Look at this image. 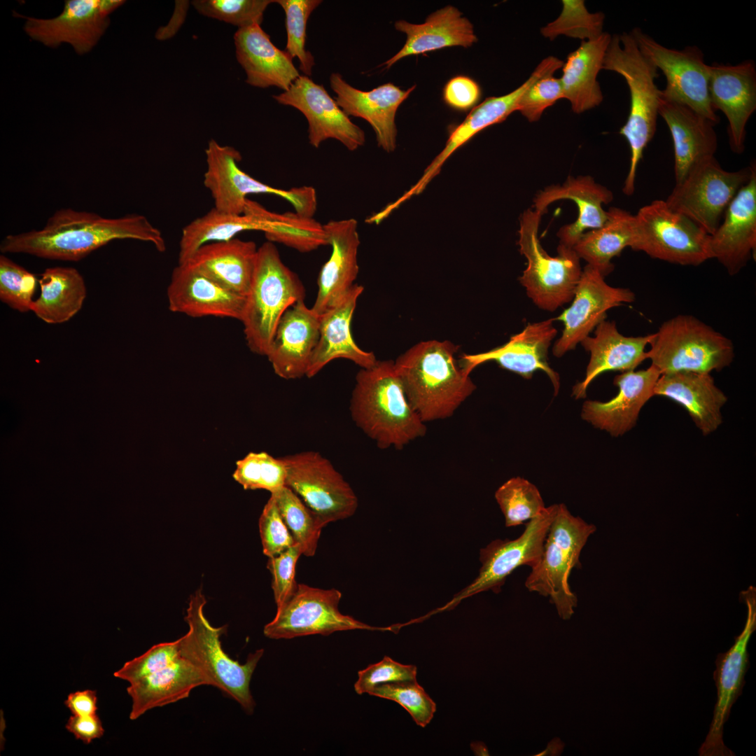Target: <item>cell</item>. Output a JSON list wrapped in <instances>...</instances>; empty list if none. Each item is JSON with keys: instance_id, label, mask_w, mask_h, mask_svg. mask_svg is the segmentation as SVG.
I'll use <instances>...</instances> for the list:
<instances>
[{"instance_id": "7dc6e473", "label": "cell", "mask_w": 756, "mask_h": 756, "mask_svg": "<svg viewBox=\"0 0 756 756\" xmlns=\"http://www.w3.org/2000/svg\"><path fill=\"white\" fill-rule=\"evenodd\" d=\"M284 10L287 43L285 51L300 62V70L306 76L312 74L314 59L306 50L307 26L312 13L322 2L321 0H277Z\"/></svg>"}, {"instance_id": "9c48e42d", "label": "cell", "mask_w": 756, "mask_h": 756, "mask_svg": "<svg viewBox=\"0 0 756 756\" xmlns=\"http://www.w3.org/2000/svg\"><path fill=\"white\" fill-rule=\"evenodd\" d=\"M596 530L594 524L573 516L564 504H558L541 558L526 580L528 590L549 596L563 620L571 617L578 604L569 586V575L573 568L580 567L582 550Z\"/></svg>"}, {"instance_id": "f5cc1de1", "label": "cell", "mask_w": 756, "mask_h": 756, "mask_svg": "<svg viewBox=\"0 0 756 756\" xmlns=\"http://www.w3.org/2000/svg\"><path fill=\"white\" fill-rule=\"evenodd\" d=\"M560 99H564L560 78L553 74L543 76L534 81L523 93L518 111L529 122L538 121L544 111Z\"/></svg>"}, {"instance_id": "60d3db41", "label": "cell", "mask_w": 756, "mask_h": 756, "mask_svg": "<svg viewBox=\"0 0 756 756\" xmlns=\"http://www.w3.org/2000/svg\"><path fill=\"white\" fill-rule=\"evenodd\" d=\"M40 294L31 311L49 324L68 321L82 308L87 295L83 276L71 267L45 270L38 280Z\"/></svg>"}, {"instance_id": "f35d334b", "label": "cell", "mask_w": 756, "mask_h": 756, "mask_svg": "<svg viewBox=\"0 0 756 756\" xmlns=\"http://www.w3.org/2000/svg\"><path fill=\"white\" fill-rule=\"evenodd\" d=\"M273 221L259 203L248 200L242 214H231L214 207L206 214L186 225L179 242L178 264L186 262L202 246L235 238L244 231L259 230L264 233Z\"/></svg>"}, {"instance_id": "d590c367", "label": "cell", "mask_w": 756, "mask_h": 756, "mask_svg": "<svg viewBox=\"0 0 756 756\" xmlns=\"http://www.w3.org/2000/svg\"><path fill=\"white\" fill-rule=\"evenodd\" d=\"M394 26L406 34L407 39L402 48L382 64L386 69L407 56L453 46L469 48L477 41L472 24L451 5L432 13L424 23L400 20Z\"/></svg>"}, {"instance_id": "8fae6325", "label": "cell", "mask_w": 756, "mask_h": 756, "mask_svg": "<svg viewBox=\"0 0 756 756\" xmlns=\"http://www.w3.org/2000/svg\"><path fill=\"white\" fill-rule=\"evenodd\" d=\"M205 153L204 185L212 196L214 208L239 215L244 213L248 195L271 194L287 200L299 215L312 217L316 213L317 198L313 187L285 190L265 184L240 169L238 162L241 157L237 149L222 146L214 139L209 141Z\"/></svg>"}, {"instance_id": "d6a6232c", "label": "cell", "mask_w": 756, "mask_h": 756, "mask_svg": "<svg viewBox=\"0 0 756 756\" xmlns=\"http://www.w3.org/2000/svg\"><path fill=\"white\" fill-rule=\"evenodd\" d=\"M363 289L362 286L354 284L339 302L319 315V338L309 360L307 377H314L337 358L348 359L360 368H371L377 362L372 352L358 346L351 333L354 312Z\"/></svg>"}, {"instance_id": "603a6c76", "label": "cell", "mask_w": 756, "mask_h": 756, "mask_svg": "<svg viewBox=\"0 0 756 756\" xmlns=\"http://www.w3.org/2000/svg\"><path fill=\"white\" fill-rule=\"evenodd\" d=\"M554 318L528 323L524 330L510 337L503 345L477 354H463L458 360L468 374L478 365L495 361L503 369L513 372L525 379H531L537 370H542L550 379L555 395L559 388V377L549 365L548 349L556 335Z\"/></svg>"}, {"instance_id": "44dd1931", "label": "cell", "mask_w": 756, "mask_h": 756, "mask_svg": "<svg viewBox=\"0 0 756 756\" xmlns=\"http://www.w3.org/2000/svg\"><path fill=\"white\" fill-rule=\"evenodd\" d=\"M563 64L564 62L559 58L547 57L538 64L529 78L517 89L505 95L487 97L472 108L464 120L450 132L444 148L426 168L419 180L398 198V202L402 204L412 196L420 194L438 174L442 166L452 153L482 130L504 121L511 113L518 111L519 99L526 89L539 78L554 75Z\"/></svg>"}, {"instance_id": "ac0fdd59", "label": "cell", "mask_w": 756, "mask_h": 756, "mask_svg": "<svg viewBox=\"0 0 756 756\" xmlns=\"http://www.w3.org/2000/svg\"><path fill=\"white\" fill-rule=\"evenodd\" d=\"M743 598L748 608L744 629L735 638L732 646L727 652L719 653L715 660L713 679L717 687V701L708 734L699 750L700 756L734 755L724 743V726L732 706L742 694L749 666L748 645L756 628L755 589L750 587L743 593Z\"/></svg>"}, {"instance_id": "ab89813d", "label": "cell", "mask_w": 756, "mask_h": 756, "mask_svg": "<svg viewBox=\"0 0 756 756\" xmlns=\"http://www.w3.org/2000/svg\"><path fill=\"white\" fill-rule=\"evenodd\" d=\"M611 37L603 32L594 39L582 41L579 48L568 54L561 67L564 98L569 101L575 113L592 109L603 99L597 76L603 69Z\"/></svg>"}, {"instance_id": "f546056e", "label": "cell", "mask_w": 756, "mask_h": 756, "mask_svg": "<svg viewBox=\"0 0 756 756\" xmlns=\"http://www.w3.org/2000/svg\"><path fill=\"white\" fill-rule=\"evenodd\" d=\"M323 228L332 252L318 276V292L312 307L318 315L325 313L344 298L355 284L359 271L360 239L357 220L354 218L330 220L323 225Z\"/></svg>"}, {"instance_id": "7bdbcfd3", "label": "cell", "mask_w": 756, "mask_h": 756, "mask_svg": "<svg viewBox=\"0 0 756 756\" xmlns=\"http://www.w3.org/2000/svg\"><path fill=\"white\" fill-rule=\"evenodd\" d=\"M280 514L302 554L313 556L316 551L322 528L326 526L288 486L272 493Z\"/></svg>"}, {"instance_id": "4dcf8cb0", "label": "cell", "mask_w": 756, "mask_h": 756, "mask_svg": "<svg viewBox=\"0 0 756 756\" xmlns=\"http://www.w3.org/2000/svg\"><path fill=\"white\" fill-rule=\"evenodd\" d=\"M660 375L652 365L642 370L623 372L613 382L619 388L617 395L606 402L586 401L582 417L614 437L624 434L635 426L641 408L654 396Z\"/></svg>"}, {"instance_id": "8992f818", "label": "cell", "mask_w": 756, "mask_h": 756, "mask_svg": "<svg viewBox=\"0 0 756 756\" xmlns=\"http://www.w3.org/2000/svg\"><path fill=\"white\" fill-rule=\"evenodd\" d=\"M206 603L200 589L190 596L185 616L189 629L178 639L181 653L209 678L211 686L252 714L255 703L250 682L264 650L250 653L243 664L230 657L223 650L220 639L227 626L214 627L209 623L203 611Z\"/></svg>"}, {"instance_id": "277c9868", "label": "cell", "mask_w": 756, "mask_h": 756, "mask_svg": "<svg viewBox=\"0 0 756 756\" xmlns=\"http://www.w3.org/2000/svg\"><path fill=\"white\" fill-rule=\"evenodd\" d=\"M603 69L621 75L629 90V113L619 133L630 148V166L622 190L631 195L638 163L656 132L660 92L655 84L658 69L640 50L631 32L612 36Z\"/></svg>"}, {"instance_id": "c3c4849f", "label": "cell", "mask_w": 756, "mask_h": 756, "mask_svg": "<svg viewBox=\"0 0 756 756\" xmlns=\"http://www.w3.org/2000/svg\"><path fill=\"white\" fill-rule=\"evenodd\" d=\"M369 694L396 701L411 715L415 723L426 727L436 711V704L416 680L384 683Z\"/></svg>"}, {"instance_id": "7402d4cb", "label": "cell", "mask_w": 756, "mask_h": 756, "mask_svg": "<svg viewBox=\"0 0 756 756\" xmlns=\"http://www.w3.org/2000/svg\"><path fill=\"white\" fill-rule=\"evenodd\" d=\"M708 93L713 108L721 111L728 120L731 150L745 149L746 127L756 110V68L752 59L735 65H709Z\"/></svg>"}, {"instance_id": "83f0119b", "label": "cell", "mask_w": 756, "mask_h": 756, "mask_svg": "<svg viewBox=\"0 0 756 756\" xmlns=\"http://www.w3.org/2000/svg\"><path fill=\"white\" fill-rule=\"evenodd\" d=\"M14 13L27 19L24 31L32 39L50 48L68 43L79 55L91 50L110 23L100 11L99 0H66L61 14L48 20Z\"/></svg>"}, {"instance_id": "d6986e66", "label": "cell", "mask_w": 756, "mask_h": 756, "mask_svg": "<svg viewBox=\"0 0 756 756\" xmlns=\"http://www.w3.org/2000/svg\"><path fill=\"white\" fill-rule=\"evenodd\" d=\"M604 277L588 264L582 270L571 305L554 318L564 325L561 336L552 348L554 356L560 358L574 349L605 320L608 310L635 300L630 289L612 287Z\"/></svg>"}, {"instance_id": "4316f807", "label": "cell", "mask_w": 756, "mask_h": 756, "mask_svg": "<svg viewBox=\"0 0 756 756\" xmlns=\"http://www.w3.org/2000/svg\"><path fill=\"white\" fill-rule=\"evenodd\" d=\"M320 320L304 300L290 306L281 317L265 356L276 375L284 379L306 376L319 338Z\"/></svg>"}, {"instance_id": "bcb514c9", "label": "cell", "mask_w": 756, "mask_h": 756, "mask_svg": "<svg viewBox=\"0 0 756 756\" xmlns=\"http://www.w3.org/2000/svg\"><path fill=\"white\" fill-rule=\"evenodd\" d=\"M232 477L244 489H265L272 493L286 486V468L282 457L251 451L236 462Z\"/></svg>"}, {"instance_id": "6f0895ef", "label": "cell", "mask_w": 756, "mask_h": 756, "mask_svg": "<svg viewBox=\"0 0 756 756\" xmlns=\"http://www.w3.org/2000/svg\"><path fill=\"white\" fill-rule=\"evenodd\" d=\"M65 727L76 739H80L87 744L102 737L104 733L102 722L97 714L85 716L73 715L69 718Z\"/></svg>"}, {"instance_id": "cb8c5ba5", "label": "cell", "mask_w": 756, "mask_h": 756, "mask_svg": "<svg viewBox=\"0 0 756 756\" xmlns=\"http://www.w3.org/2000/svg\"><path fill=\"white\" fill-rule=\"evenodd\" d=\"M713 258L731 276L737 274L755 255L756 167L727 206L722 221L710 235Z\"/></svg>"}, {"instance_id": "ee69618b", "label": "cell", "mask_w": 756, "mask_h": 756, "mask_svg": "<svg viewBox=\"0 0 756 756\" xmlns=\"http://www.w3.org/2000/svg\"><path fill=\"white\" fill-rule=\"evenodd\" d=\"M507 527L517 526L540 514L546 507L538 488L520 477L510 478L495 492Z\"/></svg>"}, {"instance_id": "f6af8a7d", "label": "cell", "mask_w": 756, "mask_h": 756, "mask_svg": "<svg viewBox=\"0 0 756 756\" xmlns=\"http://www.w3.org/2000/svg\"><path fill=\"white\" fill-rule=\"evenodd\" d=\"M561 3L559 17L540 29L544 37L552 41L564 35L583 41L594 39L603 32V13H589L583 0H563Z\"/></svg>"}, {"instance_id": "e575fe53", "label": "cell", "mask_w": 756, "mask_h": 756, "mask_svg": "<svg viewBox=\"0 0 756 756\" xmlns=\"http://www.w3.org/2000/svg\"><path fill=\"white\" fill-rule=\"evenodd\" d=\"M652 334L626 337L618 331L614 321L603 320L595 328L594 336L585 337L580 343L590 353L584 379L573 388L575 398L586 396L591 382L607 371L634 370L647 359L645 347Z\"/></svg>"}, {"instance_id": "8d00e7d4", "label": "cell", "mask_w": 756, "mask_h": 756, "mask_svg": "<svg viewBox=\"0 0 756 756\" xmlns=\"http://www.w3.org/2000/svg\"><path fill=\"white\" fill-rule=\"evenodd\" d=\"M654 395L666 397L684 407L704 435L715 431L722 424L721 408L727 397L715 385L710 373L661 374Z\"/></svg>"}, {"instance_id": "94428289", "label": "cell", "mask_w": 756, "mask_h": 756, "mask_svg": "<svg viewBox=\"0 0 756 756\" xmlns=\"http://www.w3.org/2000/svg\"><path fill=\"white\" fill-rule=\"evenodd\" d=\"M564 748V743L559 738L555 737L548 743L547 748L544 750L535 755V756H558L562 753Z\"/></svg>"}, {"instance_id": "3957f363", "label": "cell", "mask_w": 756, "mask_h": 756, "mask_svg": "<svg viewBox=\"0 0 756 756\" xmlns=\"http://www.w3.org/2000/svg\"><path fill=\"white\" fill-rule=\"evenodd\" d=\"M349 410L357 427L379 449H401L427 432L407 399L393 360H377L358 371Z\"/></svg>"}, {"instance_id": "e0dca14e", "label": "cell", "mask_w": 756, "mask_h": 756, "mask_svg": "<svg viewBox=\"0 0 756 756\" xmlns=\"http://www.w3.org/2000/svg\"><path fill=\"white\" fill-rule=\"evenodd\" d=\"M631 34L642 53L666 76L663 94L718 124L720 118L708 93L709 65L705 63L701 50L695 46L682 50L666 48L640 28Z\"/></svg>"}, {"instance_id": "9f6ffc18", "label": "cell", "mask_w": 756, "mask_h": 756, "mask_svg": "<svg viewBox=\"0 0 756 756\" xmlns=\"http://www.w3.org/2000/svg\"><path fill=\"white\" fill-rule=\"evenodd\" d=\"M442 97L450 108L465 111L475 106L481 97V89L473 79L460 75L448 80L443 88Z\"/></svg>"}, {"instance_id": "52a82bcc", "label": "cell", "mask_w": 756, "mask_h": 756, "mask_svg": "<svg viewBox=\"0 0 756 756\" xmlns=\"http://www.w3.org/2000/svg\"><path fill=\"white\" fill-rule=\"evenodd\" d=\"M304 295L302 283L283 262L274 243L267 241L258 247L241 320L253 353L266 356L281 317Z\"/></svg>"}, {"instance_id": "5bb4252c", "label": "cell", "mask_w": 756, "mask_h": 756, "mask_svg": "<svg viewBox=\"0 0 756 756\" xmlns=\"http://www.w3.org/2000/svg\"><path fill=\"white\" fill-rule=\"evenodd\" d=\"M557 508L558 504L546 507L540 514L528 521L524 532L517 538L496 539L481 549L482 566L478 575L435 612L453 609L462 600L480 592L491 590L498 593L507 576L516 568L524 565L535 567L541 558Z\"/></svg>"}, {"instance_id": "74e56055", "label": "cell", "mask_w": 756, "mask_h": 756, "mask_svg": "<svg viewBox=\"0 0 756 756\" xmlns=\"http://www.w3.org/2000/svg\"><path fill=\"white\" fill-rule=\"evenodd\" d=\"M258 248L255 242L235 237L201 246L183 264L246 297L252 281Z\"/></svg>"}, {"instance_id": "836d02e7", "label": "cell", "mask_w": 756, "mask_h": 756, "mask_svg": "<svg viewBox=\"0 0 756 756\" xmlns=\"http://www.w3.org/2000/svg\"><path fill=\"white\" fill-rule=\"evenodd\" d=\"M233 38L237 62L250 85L286 91L300 76L293 58L274 45L260 24L238 29Z\"/></svg>"}, {"instance_id": "5b68a950", "label": "cell", "mask_w": 756, "mask_h": 756, "mask_svg": "<svg viewBox=\"0 0 756 756\" xmlns=\"http://www.w3.org/2000/svg\"><path fill=\"white\" fill-rule=\"evenodd\" d=\"M114 676L130 682L132 720L152 708L188 698L197 687L211 686L209 678L183 657L178 639L152 646L126 662Z\"/></svg>"}, {"instance_id": "d4e9b609", "label": "cell", "mask_w": 756, "mask_h": 756, "mask_svg": "<svg viewBox=\"0 0 756 756\" xmlns=\"http://www.w3.org/2000/svg\"><path fill=\"white\" fill-rule=\"evenodd\" d=\"M330 85L342 111L348 116L366 120L375 133L378 146L386 152H393L396 148L398 133L396 112L416 85L405 90L387 83L370 91H363L349 85L338 73L330 76Z\"/></svg>"}, {"instance_id": "681fc988", "label": "cell", "mask_w": 756, "mask_h": 756, "mask_svg": "<svg viewBox=\"0 0 756 756\" xmlns=\"http://www.w3.org/2000/svg\"><path fill=\"white\" fill-rule=\"evenodd\" d=\"M273 0H195L197 11L209 18L238 27L261 24L267 7Z\"/></svg>"}, {"instance_id": "30bf717a", "label": "cell", "mask_w": 756, "mask_h": 756, "mask_svg": "<svg viewBox=\"0 0 756 756\" xmlns=\"http://www.w3.org/2000/svg\"><path fill=\"white\" fill-rule=\"evenodd\" d=\"M541 217L533 209L520 217L518 244L527 266L519 280L538 308L554 312L573 300L582 269L573 247L559 244L554 257L543 249L538 237Z\"/></svg>"}, {"instance_id": "b9f144b4", "label": "cell", "mask_w": 756, "mask_h": 756, "mask_svg": "<svg viewBox=\"0 0 756 756\" xmlns=\"http://www.w3.org/2000/svg\"><path fill=\"white\" fill-rule=\"evenodd\" d=\"M607 212L604 225L586 232L573 246L579 258L603 276L614 269L612 259L625 248H633L636 241L635 216L617 207H611Z\"/></svg>"}, {"instance_id": "6da1fadb", "label": "cell", "mask_w": 756, "mask_h": 756, "mask_svg": "<svg viewBox=\"0 0 756 756\" xmlns=\"http://www.w3.org/2000/svg\"><path fill=\"white\" fill-rule=\"evenodd\" d=\"M125 239L149 242L159 252L166 251L162 232L143 215L111 218L72 209L56 211L41 230L6 236L0 251L78 261L113 240Z\"/></svg>"}, {"instance_id": "7a4b0ae2", "label": "cell", "mask_w": 756, "mask_h": 756, "mask_svg": "<svg viewBox=\"0 0 756 756\" xmlns=\"http://www.w3.org/2000/svg\"><path fill=\"white\" fill-rule=\"evenodd\" d=\"M457 350L447 340L423 341L394 361L407 399L424 423L451 416L476 388L455 358Z\"/></svg>"}, {"instance_id": "db71d44e", "label": "cell", "mask_w": 756, "mask_h": 756, "mask_svg": "<svg viewBox=\"0 0 756 756\" xmlns=\"http://www.w3.org/2000/svg\"><path fill=\"white\" fill-rule=\"evenodd\" d=\"M259 530L263 553L268 558L276 556L296 544L272 496L259 519Z\"/></svg>"}, {"instance_id": "1f68e13d", "label": "cell", "mask_w": 756, "mask_h": 756, "mask_svg": "<svg viewBox=\"0 0 756 756\" xmlns=\"http://www.w3.org/2000/svg\"><path fill=\"white\" fill-rule=\"evenodd\" d=\"M570 200L578 208L577 220L562 226L556 235L560 243L573 247L587 232L602 227L608 218L603 206L613 200L612 192L590 176H569L562 185H553L540 191L533 199V209L542 216L552 203Z\"/></svg>"}, {"instance_id": "ba28073f", "label": "cell", "mask_w": 756, "mask_h": 756, "mask_svg": "<svg viewBox=\"0 0 756 756\" xmlns=\"http://www.w3.org/2000/svg\"><path fill=\"white\" fill-rule=\"evenodd\" d=\"M648 346L646 358L661 374L720 371L734 357L731 340L688 314L664 321L652 333Z\"/></svg>"}, {"instance_id": "816d5d0a", "label": "cell", "mask_w": 756, "mask_h": 756, "mask_svg": "<svg viewBox=\"0 0 756 756\" xmlns=\"http://www.w3.org/2000/svg\"><path fill=\"white\" fill-rule=\"evenodd\" d=\"M417 668L399 663L388 656L358 672L354 690L358 694H369L375 687L389 682L416 680Z\"/></svg>"}, {"instance_id": "6125c7cd", "label": "cell", "mask_w": 756, "mask_h": 756, "mask_svg": "<svg viewBox=\"0 0 756 756\" xmlns=\"http://www.w3.org/2000/svg\"><path fill=\"white\" fill-rule=\"evenodd\" d=\"M125 3L123 0H99V6L102 15L107 16L117 8Z\"/></svg>"}, {"instance_id": "680465c9", "label": "cell", "mask_w": 756, "mask_h": 756, "mask_svg": "<svg viewBox=\"0 0 756 756\" xmlns=\"http://www.w3.org/2000/svg\"><path fill=\"white\" fill-rule=\"evenodd\" d=\"M97 692L86 690L77 691L68 695L65 706L73 715L85 716L97 714Z\"/></svg>"}, {"instance_id": "484cf974", "label": "cell", "mask_w": 756, "mask_h": 756, "mask_svg": "<svg viewBox=\"0 0 756 756\" xmlns=\"http://www.w3.org/2000/svg\"><path fill=\"white\" fill-rule=\"evenodd\" d=\"M171 312L193 318L214 316L241 321L246 297L237 295L186 264L174 269L167 290Z\"/></svg>"}, {"instance_id": "be15d7a7", "label": "cell", "mask_w": 756, "mask_h": 756, "mask_svg": "<svg viewBox=\"0 0 756 756\" xmlns=\"http://www.w3.org/2000/svg\"><path fill=\"white\" fill-rule=\"evenodd\" d=\"M470 746L476 755H489L487 747L482 742H473L470 744Z\"/></svg>"}, {"instance_id": "4fadbf2b", "label": "cell", "mask_w": 756, "mask_h": 756, "mask_svg": "<svg viewBox=\"0 0 756 756\" xmlns=\"http://www.w3.org/2000/svg\"><path fill=\"white\" fill-rule=\"evenodd\" d=\"M755 166L738 171L724 170L715 158L692 168L676 183L665 202L673 211L690 218L709 235L717 229L724 214L741 187L749 180Z\"/></svg>"}, {"instance_id": "91938a15", "label": "cell", "mask_w": 756, "mask_h": 756, "mask_svg": "<svg viewBox=\"0 0 756 756\" xmlns=\"http://www.w3.org/2000/svg\"><path fill=\"white\" fill-rule=\"evenodd\" d=\"M188 4V1H176L174 15L167 26L161 27L158 29L155 34L157 39H168L175 34L184 21Z\"/></svg>"}, {"instance_id": "f1b7e54d", "label": "cell", "mask_w": 756, "mask_h": 756, "mask_svg": "<svg viewBox=\"0 0 756 756\" xmlns=\"http://www.w3.org/2000/svg\"><path fill=\"white\" fill-rule=\"evenodd\" d=\"M659 115L671 134L674 150L676 183H680L699 163L715 157L718 148L716 125L688 106L663 94L660 90Z\"/></svg>"}, {"instance_id": "11a10c76", "label": "cell", "mask_w": 756, "mask_h": 756, "mask_svg": "<svg viewBox=\"0 0 756 756\" xmlns=\"http://www.w3.org/2000/svg\"><path fill=\"white\" fill-rule=\"evenodd\" d=\"M301 554L300 547L295 544L281 554L269 557L267 568L272 575V588L277 608L289 599L297 589L295 566Z\"/></svg>"}, {"instance_id": "ffe728a7", "label": "cell", "mask_w": 756, "mask_h": 756, "mask_svg": "<svg viewBox=\"0 0 756 756\" xmlns=\"http://www.w3.org/2000/svg\"><path fill=\"white\" fill-rule=\"evenodd\" d=\"M273 98L304 115L308 122L309 142L314 148L329 139L337 140L351 151L365 144L363 130L350 120L321 85L309 76H300L288 90Z\"/></svg>"}, {"instance_id": "9a60e30c", "label": "cell", "mask_w": 756, "mask_h": 756, "mask_svg": "<svg viewBox=\"0 0 756 756\" xmlns=\"http://www.w3.org/2000/svg\"><path fill=\"white\" fill-rule=\"evenodd\" d=\"M341 598L342 593L336 589L298 584L295 593L277 608L274 618L265 626L264 635L272 639H290L354 629L393 630V627L372 626L342 614L338 608Z\"/></svg>"}, {"instance_id": "f907efd6", "label": "cell", "mask_w": 756, "mask_h": 756, "mask_svg": "<svg viewBox=\"0 0 756 756\" xmlns=\"http://www.w3.org/2000/svg\"><path fill=\"white\" fill-rule=\"evenodd\" d=\"M36 276L4 255H0V299L21 313L31 311L36 288Z\"/></svg>"}, {"instance_id": "2e32d148", "label": "cell", "mask_w": 756, "mask_h": 756, "mask_svg": "<svg viewBox=\"0 0 756 756\" xmlns=\"http://www.w3.org/2000/svg\"><path fill=\"white\" fill-rule=\"evenodd\" d=\"M282 458L286 468V486L326 525L355 513L358 502L354 490L322 454L305 451Z\"/></svg>"}, {"instance_id": "7c38bea8", "label": "cell", "mask_w": 756, "mask_h": 756, "mask_svg": "<svg viewBox=\"0 0 756 756\" xmlns=\"http://www.w3.org/2000/svg\"><path fill=\"white\" fill-rule=\"evenodd\" d=\"M634 216L633 250L681 265L698 266L713 258L710 235L690 218L671 209L665 200H654Z\"/></svg>"}]
</instances>
